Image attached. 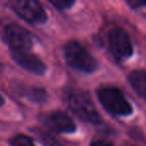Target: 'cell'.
<instances>
[{
  "label": "cell",
  "mask_w": 146,
  "mask_h": 146,
  "mask_svg": "<svg viewBox=\"0 0 146 146\" xmlns=\"http://www.w3.org/2000/svg\"><path fill=\"white\" fill-rule=\"evenodd\" d=\"M67 63L72 68L85 73H92L97 69V61L88 50L77 41H70L64 47Z\"/></svg>",
  "instance_id": "6da1fadb"
},
{
  "label": "cell",
  "mask_w": 146,
  "mask_h": 146,
  "mask_svg": "<svg viewBox=\"0 0 146 146\" xmlns=\"http://www.w3.org/2000/svg\"><path fill=\"white\" fill-rule=\"evenodd\" d=\"M99 101L109 113L116 116H128L132 113V106L118 88L102 87L97 92Z\"/></svg>",
  "instance_id": "7a4b0ae2"
},
{
  "label": "cell",
  "mask_w": 146,
  "mask_h": 146,
  "mask_svg": "<svg viewBox=\"0 0 146 146\" xmlns=\"http://www.w3.org/2000/svg\"><path fill=\"white\" fill-rule=\"evenodd\" d=\"M68 103L76 115L82 120L92 124H100L102 118L99 112L97 111L95 105L85 93L75 92L69 96Z\"/></svg>",
  "instance_id": "3957f363"
},
{
  "label": "cell",
  "mask_w": 146,
  "mask_h": 146,
  "mask_svg": "<svg viewBox=\"0 0 146 146\" xmlns=\"http://www.w3.org/2000/svg\"><path fill=\"white\" fill-rule=\"evenodd\" d=\"M9 5L21 18L32 24L47 20V14L38 0H9Z\"/></svg>",
  "instance_id": "277c9868"
},
{
  "label": "cell",
  "mask_w": 146,
  "mask_h": 146,
  "mask_svg": "<svg viewBox=\"0 0 146 146\" xmlns=\"http://www.w3.org/2000/svg\"><path fill=\"white\" fill-rule=\"evenodd\" d=\"M107 40L109 50L117 60H126L133 53V45L129 35L120 27L110 29Z\"/></svg>",
  "instance_id": "5b68a950"
},
{
  "label": "cell",
  "mask_w": 146,
  "mask_h": 146,
  "mask_svg": "<svg viewBox=\"0 0 146 146\" xmlns=\"http://www.w3.org/2000/svg\"><path fill=\"white\" fill-rule=\"evenodd\" d=\"M7 41L14 51H29L33 46L31 34L18 24H9L5 29Z\"/></svg>",
  "instance_id": "8992f818"
},
{
  "label": "cell",
  "mask_w": 146,
  "mask_h": 146,
  "mask_svg": "<svg viewBox=\"0 0 146 146\" xmlns=\"http://www.w3.org/2000/svg\"><path fill=\"white\" fill-rule=\"evenodd\" d=\"M44 125L50 131L56 133H72L76 130V125L70 116L62 111H53L43 118Z\"/></svg>",
  "instance_id": "52a82bcc"
},
{
  "label": "cell",
  "mask_w": 146,
  "mask_h": 146,
  "mask_svg": "<svg viewBox=\"0 0 146 146\" xmlns=\"http://www.w3.org/2000/svg\"><path fill=\"white\" fill-rule=\"evenodd\" d=\"M12 57L17 64L22 68L28 70L37 75H42L46 71V65L36 55L29 53V51H14L12 50Z\"/></svg>",
  "instance_id": "ba28073f"
},
{
  "label": "cell",
  "mask_w": 146,
  "mask_h": 146,
  "mask_svg": "<svg viewBox=\"0 0 146 146\" xmlns=\"http://www.w3.org/2000/svg\"><path fill=\"white\" fill-rule=\"evenodd\" d=\"M130 85L142 98L146 99V71L134 70L128 75Z\"/></svg>",
  "instance_id": "9c48e42d"
},
{
  "label": "cell",
  "mask_w": 146,
  "mask_h": 146,
  "mask_svg": "<svg viewBox=\"0 0 146 146\" xmlns=\"http://www.w3.org/2000/svg\"><path fill=\"white\" fill-rule=\"evenodd\" d=\"M23 91H24V95L27 98H29L34 102H43L47 99V93L40 88L28 87L25 88Z\"/></svg>",
  "instance_id": "30bf717a"
},
{
  "label": "cell",
  "mask_w": 146,
  "mask_h": 146,
  "mask_svg": "<svg viewBox=\"0 0 146 146\" xmlns=\"http://www.w3.org/2000/svg\"><path fill=\"white\" fill-rule=\"evenodd\" d=\"M12 146H36L32 138L24 134H18L10 140Z\"/></svg>",
  "instance_id": "8fae6325"
},
{
  "label": "cell",
  "mask_w": 146,
  "mask_h": 146,
  "mask_svg": "<svg viewBox=\"0 0 146 146\" xmlns=\"http://www.w3.org/2000/svg\"><path fill=\"white\" fill-rule=\"evenodd\" d=\"M39 137H40L41 141L45 146H62L60 142L55 139V137H53L51 134L47 133L45 131L39 132Z\"/></svg>",
  "instance_id": "7c38bea8"
},
{
  "label": "cell",
  "mask_w": 146,
  "mask_h": 146,
  "mask_svg": "<svg viewBox=\"0 0 146 146\" xmlns=\"http://www.w3.org/2000/svg\"><path fill=\"white\" fill-rule=\"evenodd\" d=\"M48 1L52 3L59 10H65V9L70 8L75 2V0H48Z\"/></svg>",
  "instance_id": "4fadbf2b"
},
{
  "label": "cell",
  "mask_w": 146,
  "mask_h": 146,
  "mask_svg": "<svg viewBox=\"0 0 146 146\" xmlns=\"http://www.w3.org/2000/svg\"><path fill=\"white\" fill-rule=\"evenodd\" d=\"M132 8H143L146 7V0H125Z\"/></svg>",
  "instance_id": "5bb4252c"
},
{
  "label": "cell",
  "mask_w": 146,
  "mask_h": 146,
  "mask_svg": "<svg viewBox=\"0 0 146 146\" xmlns=\"http://www.w3.org/2000/svg\"><path fill=\"white\" fill-rule=\"evenodd\" d=\"M90 146H113L111 143L107 141H103V140H97V141H93Z\"/></svg>",
  "instance_id": "9a60e30c"
},
{
  "label": "cell",
  "mask_w": 146,
  "mask_h": 146,
  "mask_svg": "<svg viewBox=\"0 0 146 146\" xmlns=\"http://www.w3.org/2000/svg\"><path fill=\"white\" fill-rule=\"evenodd\" d=\"M3 104H4V98L0 95V106H2Z\"/></svg>",
  "instance_id": "2e32d148"
}]
</instances>
